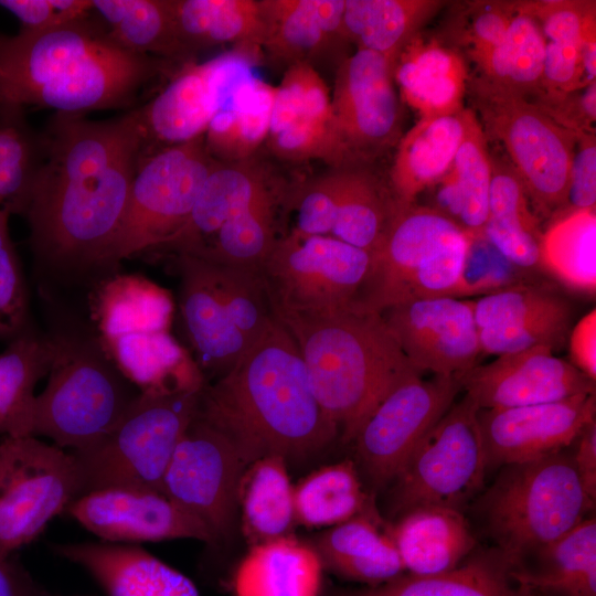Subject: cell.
<instances>
[{
	"label": "cell",
	"mask_w": 596,
	"mask_h": 596,
	"mask_svg": "<svg viewBox=\"0 0 596 596\" xmlns=\"http://www.w3.org/2000/svg\"><path fill=\"white\" fill-rule=\"evenodd\" d=\"M275 88L253 76L213 117L204 143L215 161L232 163L254 157L268 136Z\"/></svg>",
	"instance_id": "40"
},
{
	"label": "cell",
	"mask_w": 596,
	"mask_h": 596,
	"mask_svg": "<svg viewBox=\"0 0 596 596\" xmlns=\"http://www.w3.org/2000/svg\"><path fill=\"white\" fill-rule=\"evenodd\" d=\"M348 40L379 53L393 65L400 51L441 7L435 0H344Z\"/></svg>",
	"instance_id": "42"
},
{
	"label": "cell",
	"mask_w": 596,
	"mask_h": 596,
	"mask_svg": "<svg viewBox=\"0 0 596 596\" xmlns=\"http://www.w3.org/2000/svg\"><path fill=\"white\" fill-rule=\"evenodd\" d=\"M265 24L263 58L286 66L327 57L348 40L343 25L344 0H260Z\"/></svg>",
	"instance_id": "26"
},
{
	"label": "cell",
	"mask_w": 596,
	"mask_h": 596,
	"mask_svg": "<svg viewBox=\"0 0 596 596\" xmlns=\"http://www.w3.org/2000/svg\"><path fill=\"white\" fill-rule=\"evenodd\" d=\"M322 567L364 586H375L405 573L389 531L377 511L330 526L309 541Z\"/></svg>",
	"instance_id": "28"
},
{
	"label": "cell",
	"mask_w": 596,
	"mask_h": 596,
	"mask_svg": "<svg viewBox=\"0 0 596 596\" xmlns=\"http://www.w3.org/2000/svg\"><path fill=\"white\" fill-rule=\"evenodd\" d=\"M294 498L296 522L308 528L333 526L377 511L350 459L310 472L294 487Z\"/></svg>",
	"instance_id": "43"
},
{
	"label": "cell",
	"mask_w": 596,
	"mask_h": 596,
	"mask_svg": "<svg viewBox=\"0 0 596 596\" xmlns=\"http://www.w3.org/2000/svg\"><path fill=\"white\" fill-rule=\"evenodd\" d=\"M275 190L270 178L254 158L219 162L207 175L183 228L164 246L175 254L191 251L209 240L227 220Z\"/></svg>",
	"instance_id": "33"
},
{
	"label": "cell",
	"mask_w": 596,
	"mask_h": 596,
	"mask_svg": "<svg viewBox=\"0 0 596 596\" xmlns=\"http://www.w3.org/2000/svg\"><path fill=\"white\" fill-rule=\"evenodd\" d=\"M514 570L494 547L468 556L443 574L418 576L405 572L375 586H330L320 596H532Z\"/></svg>",
	"instance_id": "29"
},
{
	"label": "cell",
	"mask_w": 596,
	"mask_h": 596,
	"mask_svg": "<svg viewBox=\"0 0 596 596\" xmlns=\"http://www.w3.org/2000/svg\"><path fill=\"white\" fill-rule=\"evenodd\" d=\"M572 364L590 380H596V310L584 316L568 333Z\"/></svg>",
	"instance_id": "57"
},
{
	"label": "cell",
	"mask_w": 596,
	"mask_h": 596,
	"mask_svg": "<svg viewBox=\"0 0 596 596\" xmlns=\"http://www.w3.org/2000/svg\"><path fill=\"white\" fill-rule=\"evenodd\" d=\"M461 390L456 375L413 376L389 393L353 440L355 466L373 490L392 483L425 434L446 414Z\"/></svg>",
	"instance_id": "16"
},
{
	"label": "cell",
	"mask_w": 596,
	"mask_h": 596,
	"mask_svg": "<svg viewBox=\"0 0 596 596\" xmlns=\"http://www.w3.org/2000/svg\"><path fill=\"white\" fill-rule=\"evenodd\" d=\"M202 390L140 392L110 433L85 449L70 451L78 496L108 487L162 491L166 471L196 414Z\"/></svg>",
	"instance_id": "9"
},
{
	"label": "cell",
	"mask_w": 596,
	"mask_h": 596,
	"mask_svg": "<svg viewBox=\"0 0 596 596\" xmlns=\"http://www.w3.org/2000/svg\"><path fill=\"white\" fill-rule=\"evenodd\" d=\"M372 254L330 235L278 236L259 266L275 318L361 308Z\"/></svg>",
	"instance_id": "10"
},
{
	"label": "cell",
	"mask_w": 596,
	"mask_h": 596,
	"mask_svg": "<svg viewBox=\"0 0 596 596\" xmlns=\"http://www.w3.org/2000/svg\"><path fill=\"white\" fill-rule=\"evenodd\" d=\"M174 63L126 50L91 17L66 25L0 34V99L56 114L130 106Z\"/></svg>",
	"instance_id": "3"
},
{
	"label": "cell",
	"mask_w": 596,
	"mask_h": 596,
	"mask_svg": "<svg viewBox=\"0 0 596 596\" xmlns=\"http://www.w3.org/2000/svg\"><path fill=\"white\" fill-rule=\"evenodd\" d=\"M470 88L485 127L502 142L529 199L545 214L565 204L577 135L522 95L481 77Z\"/></svg>",
	"instance_id": "12"
},
{
	"label": "cell",
	"mask_w": 596,
	"mask_h": 596,
	"mask_svg": "<svg viewBox=\"0 0 596 596\" xmlns=\"http://www.w3.org/2000/svg\"><path fill=\"white\" fill-rule=\"evenodd\" d=\"M6 345L0 352V437L31 436L34 390L51 369L54 339L32 329Z\"/></svg>",
	"instance_id": "39"
},
{
	"label": "cell",
	"mask_w": 596,
	"mask_h": 596,
	"mask_svg": "<svg viewBox=\"0 0 596 596\" xmlns=\"http://www.w3.org/2000/svg\"><path fill=\"white\" fill-rule=\"evenodd\" d=\"M179 41L187 57L231 44L255 64L263 60L265 24L256 0H171Z\"/></svg>",
	"instance_id": "31"
},
{
	"label": "cell",
	"mask_w": 596,
	"mask_h": 596,
	"mask_svg": "<svg viewBox=\"0 0 596 596\" xmlns=\"http://www.w3.org/2000/svg\"><path fill=\"white\" fill-rule=\"evenodd\" d=\"M456 376L465 395L479 409L520 407L595 394V381L571 362L556 358L547 345L497 355L493 361Z\"/></svg>",
	"instance_id": "22"
},
{
	"label": "cell",
	"mask_w": 596,
	"mask_h": 596,
	"mask_svg": "<svg viewBox=\"0 0 596 596\" xmlns=\"http://www.w3.org/2000/svg\"><path fill=\"white\" fill-rule=\"evenodd\" d=\"M269 150L288 161L323 160L333 168L352 163L334 130L332 119L299 120L266 138Z\"/></svg>",
	"instance_id": "51"
},
{
	"label": "cell",
	"mask_w": 596,
	"mask_h": 596,
	"mask_svg": "<svg viewBox=\"0 0 596 596\" xmlns=\"http://www.w3.org/2000/svg\"><path fill=\"white\" fill-rule=\"evenodd\" d=\"M398 201L369 172L344 168L336 222L330 236L373 253Z\"/></svg>",
	"instance_id": "46"
},
{
	"label": "cell",
	"mask_w": 596,
	"mask_h": 596,
	"mask_svg": "<svg viewBox=\"0 0 596 596\" xmlns=\"http://www.w3.org/2000/svg\"><path fill=\"white\" fill-rule=\"evenodd\" d=\"M331 115L351 163L392 145L401 117L391 62L360 47L341 60L336 70Z\"/></svg>",
	"instance_id": "18"
},
{
	"label": "cell",
	"mask_w": 596,
	"mask_h": 596,
	"mask_svg": "<svg viewBox=\"0 0 596 596\" xmlns=\"http://www.w3.org/2000/svg\"><path fill=\"white\" fill-rule=\"evenodd\" d=\"M322 564L309 542L287 535L249 547L233 576L235 596H320Z\"/></svg>",
	"instance_id": "34"
},
{
	"label": "cell",
	"mask_w": 596,
	"mask_h": 596,
	"mask_svg": "<svg viewBox=\"0 0 596 596\" xmlns=\"http://www.w3.org/2000/svg\"><path fill=\"white\" fill-rule=\"evenodd\" d=\"M466 117L464 108L454 115L421 119L400 140L390 173L398 202L415 203L447 173L464 139Z\"/></svg>",
	"instance_id": "35"
},
{
	"label": "cell",
	"mask_w": 596,
	"mask_h": 596,
	"mask_svg": "<svg viewBox=\"0 0 596 596\" xmlns=\"http://www.w3.org/2000/svg\"><path fill=\"white\" fill-rule=\"evenodd\" d=\"M276 319L296 341L312 391L343 443L389 393L421 374L380 312L350 308Z\"/></svg>",
	"instance_id": "4"
},
{
	"label": "cell",
	"mask_w": 596,
	"mask_h": 596,
	"mask_svg": "<svg viewBox=\"0 0 596 596\" xmlns=\"http://www.w3.org/2000/svg\"><path fill=\"white\" fill-rule=\"evenodd\" d=\"M179 308L192 358L207 381L227 373L276 320L259 268L175 254Z\"/></svg>",
	"instance_id": "6"
},
{
	"label": "cell",
	"mask_w": 596,
	"mask_h": 596,
	"mask_svg": "<svg viewBox=\"0 0 596 596\" xmlns=\"http://www.w3.org/2000/svg\"><path fill=\"white\" fill-rule=\"evenodd\" d=\"M491 158L475 113L467 109L465 136L447 173L427 191L433 205L470 238H483L489 215Z\"/></svg>",
	"instance_id": "32"
},
{
	"label": "cell",
	"mask_w": 596,
	"mask_h": 596,
	"mask_svg": "<svg viewBox=\"0 0 596 596\" xmlns=\"http://www.w3.org/2000/svg\"><path fill=\"white\" fill-rule=\"evenodd\" d=\"M575 451L572 454L582 486L595 503L596 500V422L587 425L577 437Z\"/></svg>",
	"instance_id": "58"
},
{
	"label": "cell",
	"mask_w": 596,
	"mask_h": 596,
	"mask_svg": "<svg viewBox=\"0 0 596 596\" xmlns=\"http://www.w3.org/2000/svg\"><path fill=\"white\" fill-rule=\"evenodd\" d=\"M545 40L538 21L517 4V12L499 45L479 67L490 84L528 97L543 83Z\"/></svg>",
	"instance_id": "47"
},
{
	"label": "cell",
	"mask_w": 596,
	"mask_h": 596,
	"mask_svg": "<svg viewBox=\"0 0 596 596\" xmlns=\"http://www.w3.org/2000/svg\"><path fill=\"white\" fill-rule=\"evenodd\" d=\"M98 341L140 392L200 390L206 379L171 334L174 302L168 290L137 274L103 278L93 297Z\"/></svg>",
	"instance_id": "5"
},
{
	"label": "cell",
	"mask_w": 596,
	"mask_h": 596,
	"mask_svg": "<svg viewBox=\"0 0 596 596\" xmlns=\"http://www.w3.org/2000/svg\"><path fill=\"white\" fill-rule=\"evenodd\" d=\"M275 190L249 207L227 220L209 240L182 254L210 262L248 268H259L278 236Z\"/></svg>",
	"instance_id": "45"
},
{
	"label": "cell",
	"mask_w": 596,
	"mask_h": 596,
	"mask_svg": "<svg viewBox=\"0 0 596 596\" xmlns=\"http://www.w3.org/2000/svg\"><path fill=\"white\" fill-rule=\"evenodd\" d=\"M238 513L249 547L292 534L294 486L284 457L270 455L246 466L238 486Z\"/></svg>",
	"instance_id": "38"
},
{
	"label": "cell",
	"mask_w": 596,
	"mask_h": 596,
	"mask_svg": "<svg viewBox=\"0 0 596 596\" xmlns=\"http://www.w3.org/2000/svg\"><path fill=\"white\" fill-rule=\"evenodd\" d=\"M344 168L316 177L294 195L296 224L291 231L304 235H330L336 222Z\"/></svg>",
	"instance_id": "52"
},
{
	"label": "cell",
	"mask_w": 596,
	"mask_h": 596,
	"mask_svg": "<svg viewBox=\"0 0 596 596\" xmlns=\"http://www.w3.org/2000/svg\"><path fill=\"white\" fill-rule=\"evenodd\" d=\"M520 270L504 259L494 247L483 238H471L464 272V296L486 291L490 294L521 284L513 279Z\"/></svg>",
	"instance_id": "54"
},
{
	"label": "cell",
	"mask_w": 596,
	"mask_h": 596,
	"mask_svg": "<svg viewBox=\"0 0 596 596\" xmlns=\"http://www.w3.org/2000/svg\"><path fill=\"white\" fill-rule=\"evenodd\" d=\"M542 266L565 285L585 292L596 288L595 210H572L542 235Z\"/></svg>",
	"instance_id": "48"
},
{
	"label": "cell",
	"mask_w": 596,
	"mask_h": 596,
	"mask_svg": "<svg viewBox=\"0 0 596 596\" xmlns=\"http://www.w3.org/2000/svg\"><path fill=\"white\" fill-rule=\"evenodd\" d=\"M108 596H201L194 583L137 544L81 542L54 546Z\"/></svg>",
	"instance_id": "25"
},
{
	"label": "cell",
	"mask_w": 596,
	"mask_h": 596,
	"mask_svg": "<svg viewBox=\"0 0 596 596\" xmlns=\"http://www.w3.org/2000/svg\"><path fill=\"white\" fill-rule=\"evenodd\" d=\"M0 209V342L32 330L29 292L21 263L9 232V217Z\"/></svg>",
	"instance_id": "50"
},
{
	"label": "cell",
	"mask_w": 596,
	"mask_h": 596,
	"mask_svg": "<svg viewBox=\"0 0 596 596\" xmlns=\"http://www.w3.org/2000/svg\"><path fill=\"white\" fill-rule=\"evenodd\" d=\"M515 12L517 4L504 2L477 3L470 11L464 41L479 67L504 38Z\"/></svg>",
	"instance_id": "55"
},
{
	"label": "cell",
	"mask_w": 596,
	"mask_h": 596,
	"mask_svg": "<svg viewBox=\"0 0 596 596\" xmlns=\"http://www.w3.org/2000/svg\"><path fill=\"white\" fill-rule=\"evenodd\" d=\"M405 572L418 576L449 572L475 550L476 540L461 511L426 505L389 524Z\"/></svg>",
	"instance_id": "30"
},
{
	"label": "cell",
	"mask_w": 596,
	"mask_h": 596,
	"mask_svg": "<svg viewBox=\"0 0 596 596\" xmlns=\"http://www.w3.org/2000/svg\"><path fill=\"white\" fill-rule=\"evenodd\" d=\"M595 394L499 409L477 417L488 468L538 460L571 446L595 421Z\"/></svg>",
	"instance_id": "21"
},
{
	"label": "cell",
	"mask_w": 596,
	"mask_h": 596,
	"mask_svg": "<svg viewBox=\"0 0 596 596\" xmlns=\"http://www.w3.org/2000/svg\"><path fill=\"white\" fill-rule=\"evenodd\" d=\"M329 119H332L329 88L316 67L296 63L285 68L275 88L268 135L295 121Z\"/></svg>",
	"instance_id": "49"
},
{
	"label": "cell",
	"mask_w": 596,
	"mask_h": 596,
	"mask_svg": "<svg viewBox=\"0 0 596 596\" xmlns=\"http://www.w3.org/2000/svg\"><path fill=\"white\" fill-rule=\"evenodd\" d=\"M198 414L232 440L246 466L270 455L309 458L339 437L277 319L227 373L206 382Z\"/></svg>",
	"instance_id": "2"
},
{
	"label": "cell",
	"mask_w": 596,
	"mask_h": 596,
	"mask_svg": "<svg viewBox=\"0 0 596 596\" xmlns=\"http://www.w3.org/2000/svg\"><path fill=\"white\" fill-rule=\"evenodd\" d=\"M0 596H41L30 576L10 561L0 555Z\"/></svg>",
	"instance_id": "59"
},
{
	"label": "cell",
	"mask_w": 596,
	"mask_h": 596,
	"mask_svg": "<svg viewBox=\"0 0 596 596\" xmlns=\"http://www.w3.org/2000/svg\"><path fill=\"white\" fill-rule=\"evenodd\" d=\"M42 132L29 125L24 108L0 99V209L23 215L43 164Z\"/></svg>",
	"instance_id": "44"
},
{
	"label": "cell",
	"mask_w": 596,
	"mask_h": 596,
	"mask_svg": "<svg viewBox=\"0 0 596 596\" xmlns=\"http://www.w3.org/2000/svg\"><path fill=\"white\" fill-rule=\"evenodd\" d=\"M93 6L126 50L181 66L191 63L178 38L171 0H93Z\"/></svg>",
	"instance_id": "41"
},
{
	"label": "cell",
	"mask_w": 596,
	"mask_h": 596,
	"mask_svg": "<svg viewBox=\"0 0 596 596\" xmlns=\"http://www.w3.org/2000/svg\"><path fill=\"white\" fill-rule=\"evenodd\" d=\"M393 79L402 98L421 119L457 114L468 86V71L459 54L436 40L417 34L393 63Z\"/></svg>",
	"instance_id": "27"
},
{
	"label": "cell",
	"mask_w": 596,
	"mask_h": 596,
	"mask_svg": "<svg viewBox=\"0 0 596 596\" xmlns=\"http://www.w3.org/2000/svg\"><path fill=\"white\" fill-rule=\"evenodd\" d=\"M481 354L500 355L547 345L558 349L568 338L572 308L555 291L517 284L472 300Z\"/></svg>",
	"instance_id": "23"
},
{
	"label": "cell",
	"mask_w": 596,
	"mask_h": 596,
	"mask_svg": "<svg viewBox=\"0 0 596 596\" xmlns=\"http://www.w3.org/2000/svg\"><path fill=\"white\" fill-rule=\"evenodd\" d=\"M245 468L232 440L196 411L168 466L162 491L205 525L215 546L233 536Z\"/></svg>",
	"instance_id": "15"
},
{
	"label": "cell",
	"mask_w": 596,
	"mask_h": 596,
	"mask_svg": "<svg viewBox=\"0 0 596 596\" xmlns=\"http://www.w3.org/2000/svg\"><path fill=\"white\" fill-rule=\"evenodd\" d=\"M402 352L421 373L459 375L481 355L472 300L411 299L381 312Z\"/></svg>",
	"instance_id": "19"
},
{
	"label": "cell",
	"mask_w": 596,
	"mask_h": 596,
	"mask_svg": "<svg viewBox=\"0 0 596 596\" xmlns=\"http://www.w3.org/2000/svg\"><path fill=\"white\" fill-rule=\"evenodd\" d=\"M462 232L438 211L398 202L376 249L361 309L382 312L403 300L414 275Z\"/></svg>",
	"instance_id": "24"
},
{
	"label": "cell",
	"mask_w": 596,
	"mask_h": 596,
	"mask_svg": "<svg viewBox=\"0 0 596 596\" xmlns=\"http://www.w3.org/2000/svg\"><path fill=\"white\" fill-rule=\"evenodd\" d=\"M571 170L567 202L573 210H595L596 206V143L595 134H577Z\"/></svg>",
	"instance_id": "56"
},
{
	"label": "cell",
	"mask_w": 596,
	"mask_h": 596,
	"mask_svg": "<svg viewBox=\"0 0 596 596\" xmlns=\"http://www.w3.org/2000/svg\"><path fill=\"white\" fill-rule=\"evenodd\" d=\"M65 512L103 542L136 544L195 539L212 545L205 525L156 489L108 487L93 490L76 497Z\"/></svg>",
	"instance_id": "20"
},
{
	"label": "cell",
	"mask_w": 596,
	"mask_h": 596,
	"mask_svg": "<svg viewBox=\"0 0 596 596\" xmlns=\"http://www.w3.org/2000/svg\"><path fill=\"white\" fill-rule=\"evenodd\" d=\"M216 163L204 135L142 152L110 252L111 269L125 258L161 248L183 228Z\"/></svg>",
	"instance_id": "11"
},
{
	"label": "cell",
	"mask_w": 596,
	"mask_h": 596,
	"mask_svg": "<svg viewBox=\"0 0 596 596\" xmlns=\"http://www.w3.org/2000/svg\"><path fill=\"white\" fill-rule=\"evenodd\" d=\"M0 6L13 13L20 31L36 32L71 24L91 17V0H0Z\"/></svg>",
	"instance_id": "53"
},
{
	"label": "cell",
	"mask_w": 596,
	"mask_h": 596,
	"mask_svg": "<svg viewBox=\"0 0 596 596\" xmlns=\"http://www.w3.org/2000/svg\"><path fill=\"white\" fill-rule=\"evenodd\" d=\"M255 63L228 51L202 63H188L149 103L138 108L145 150L172 146L204 135L213 117L253 76Z\"/></svg>",
	"instance_id": "17"
},
{
	"label": "cell",
	"mask_w": 596,
	"mask_h": 596,
	"mask_svg": "<svg viewBox=\"0 0 596 596\" xmlns=\"http://www.w3.org/2000/svg\"><path fill=\"white\" fill-rule=\"evenodd\" d=\"M573 455L503 466L477 510L496 549L513 565L557 540L594 509Z\"/></svg>",
	"instance_id": "7"
},
{
	"label": "cell",
	"mask_w": 596,
	"mask_h": 596,
	"mask_svg": "<svg viewBox=\"0 0 596 596\" xmlns=\"http://www.w3.org/2000/svg\"><path fill=\"white\" fill-rule=\"evenodd\" d=\"M530 557L533 563L515 567L514 575L532 596H596L594 517L584 519Z\"/></svg>",
	"instance_id": "36"
},
{
	"label": "cell",
	"mask_w": 596,
	"mask_h": 596,
	"mask_svg": "<svg viewBox=\"0 0 596 596\" xmlns=\"http://www.w3.org/2000/svg\"><path fill=\"white\" fill-rule=\"evenodd\" d=\"M479 408L464 395L412 450L390 490V513L426 505L459 510L483 487L486 457Z\"/></svg>",
	"instance_id": "13"
},
{
	"label": "cell",
	"mask_w": 596,
	"mask_h": 596,
	"mask_svg": "<svg viewBox=\"0 0 596 596\" xmlns=\"http://www.w3.org/2000/svg\"><path fill=\"white\" fill-rule=\"evenodd\" d=\"M47 383L35 395L31 436L67 450L85 449L110 433L140 391L110 361L98 339L53 336Z\"/></svg>",
	"instance_id": "8"
},
{
	"label": "cell",
	"mask_w": 596,
	"mask_h": 596,
	"mask_svg": "<svg viewBox=\"0 0 596 596\" xmlns=\"http://www.w3.org/2000/svg\"><path fill=\"white\" fill-rule=\"evenodd\" d=\"M529 196L512 167L491 160L489 215L483 237L520 270L542 266V235Z\"/></svg>",
	"instance_id": "37"
},
{
	"label": "cell",
	"mask_w": 596,
	"mask_h": 596,
	"mask_svg": "<svg viewBox=\"0 0 596 596\" xmlns=\"http://www.w3.org/2000/svg\"><path fill=\"white\" fill-rule=\"evenodd\" d=\"M77 496L70 451L34 436L0 437V555L33 541Z\"/></svg>",
	"instance_id": "14"
},
{
	"label": "cell",
	"mask_w": 596,
	"mask_h": 596,
	"mask_svg": "<svg viewBox=\"0 0 596 596\" xmlns=\"http://www.w3.org/2000/svg\"><path fill=\"white\" fill-rule=\"evenodd\" d=\"M24 217L41 265L63 273L110 269V252L146 148L138 108L108 120L55 114Z\"/></svg>",
	"instance_id": "1"
}]
</instances>
